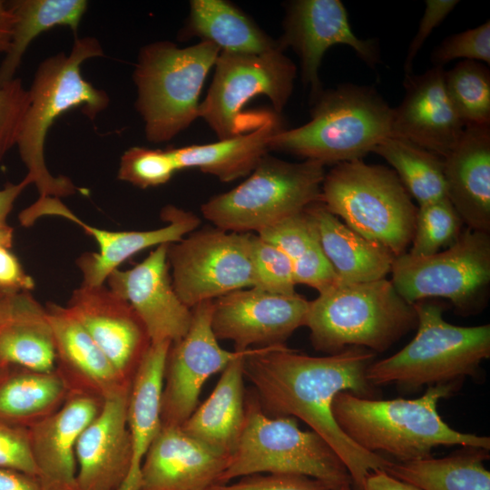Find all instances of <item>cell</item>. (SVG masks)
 I'll list each match as a JSON object with an SVG mask.
<instances>
[{"label": "cell", "instance_id": "cell-48", "mask_svg": "<svg viewBox=\"0 0 490 490\" xmlns=\"http://www.w3.org/2000/svg\"><path fill=\"white\" fill-rule=\"evenodd\" d=\"M364 490H423L416 485L397 479L384 470H375L368 474Z\"/></svg>", "mask_w": 490, "mask_h": 490}, {"label": "cell", "instance_id": "cell-49", "mask_svg": "<svg viewBox=\"0 0 490 490\" xmlns=\"http://www.w3.org/2000/svg\"><path fill=\"white\" fill-rule=\"evenodd\" d=\"M30 184V181L24 177L20 182L7 183L4 189L0 190V223H5L15 200Z\"/></svg>", "mask_w": 490, "mask_h": 490}, {"label": "cell", "instance_id": "cell-22", "mask_svg": "<svg viewBox=\"0 0 490 490\" xmlns=\"http://www.w3.org/2000/svg\"><path fill=\"white\" fill-rule=\"evenodd\" d=\"M55 347V370L70 394L102 400L129 393L126 381L70 310L58 304L45 306Z\"/></svg>", "mask_w": 490, "mask_h": 490}, {"label": "cell", "instance_id": "cell-25", "mask_svg": "<svg viewBox=\"0 0 490 490\" xmlns=\"http://www.w3.org/2000/svg\"><path fill=\"white\" fill-rule=\"evenodd\" d=\"M446 197L467 228L490 232V125H466L444 158Z\"/></svg>", "mask_w": 490, "mask_h": 490}, {"label": "cell", "instance_id": "cell-23", "mask_svg": "<svg viewBox=\"0 0 490 490\" xmlns=\"http://www.w3.org/2000/svg\"><path fill=\"white\" fill-rule=\"evenodd\" d=\"M129 395L104 400L81 433L75 449L77 490H118L126 480L132 463Z\"/></svg>", "mask_w": 490, "mask_h": 490}, {"label": "cell", "instance_id": "cell-13", "mask_svg": "<svg viewBox=\"0 0 490 490\" xmlns=\"http://www.w3.org/2000/svg\"><path fill=\"white\" fill-rule=\"evenodd\" d=\"M251 232L219 228L194 230L168 248L172 283L190 309L234 290L252 288Z\"/></svg>", "mask_w": 490, "mask_h": 490}, {"label": "cell", "instance_id": "cell-5", "mask_svg": "<svg viewBox=\"0 0 490 490\" xmlns=\"http://www.w3.org/2000/svg\"><path fill=\"white\" fill-rule=\"evenodd\" d=\"M309 301L305 326L318 351L336 354L348 347L388 349L417 327L413 304L391 281L336 284Z\"/></svg>", "mask_w": 490, "mask_h": 490}, {"label": "cell", "instance_id": "cell-37", "mask_svg": "<svg viewBox=\"0 0 490 490\" xmlns=\"http://www.w3.org/2000/svg\"><path fill=\"white\" fill-rule=\"evenodd\" d=\"M464 222L447 197L419 205L409 254L426 257L451 246Z\"/></svg>", "mask_w": 490, "mask_h": 490}, {"label": "cell", "instance_id": "cell-43", "mask_svg": "<svg viewBox=\"0 0 490 490\" xmlns=\"http://www.w3.org/2000/svg\"><path fill=\"white\" fill-rule=\"evenodd\" d=\"M0 467L37 475L28 428L0 421Z\"/></svg>", "mask_w": 490, "mask_h": 490}, {"label": "cell", "instance_id": "cell-27", "mask_svg": "<svg viewBox=\"0 0 490 490\" xmlns=\"http://www.w3.org/2000/svg\"><path fill=\"white\" fill-rule=\"evenodd\" d=\"M172 343H152L132 382L127 421L132 444V463L118 490H138L142 461L162 427L161 399L164 367Z\"/></svg>", "mask_w": 490, "mask_h": 490}, {"label": "cell", "instance_id": "cell-47", "mask_svg": "<svg viewBox=\"0 0 490 490\" xmlns=\"http://www.w3.org/2000/svg\"><path fill=\"white\" fill-rule=\"evenodd\" d=\"M0 490H43L36 476L0 467Z\"/></svg>", "mask_w": 490, "mask_h": 490}, {"label": "cell", "instance_id": "cell-52", "mask_svg": "<svg viewBox=\"0 0 490 490\" xmlns=\"http://www.w3.org/2000/svg\"><path fill=\"white\" fill-rule=\"evenodd\" d=\"M11 293L10 291H6V290H4L2 289H0V307L4 301V299H5V297Z\"/></svg>", "mask_w": 490, "mask_h": 490}, {"label": "cell", "instance_id": "cell-35", "mask_svg": "<svg viewBox=\"0 0 490 490\" xmlns=\"http://www.w3.org/2000/svg\"><path fill=\"white\" fill-rule=\"evenodd\" d=\"M393 168L418 205L446 197L444 159L404 139L387 137L373 150Z\"/></svg>", "mask_w": 490, "mask_h": 490}, {"label": "cell", "instance_id": "cell-7", "mask_svg": "<svg viewBox=\"0 0 490 490\" xmlns=\"http://www.w3.org/2000/svg\"><path fill=\"white\" fill-rule=\"evenodd\" d=\"M417 315L414 338L401 350L374 361L367 371L375 387L395 383L405 389L456 383L475 376L490 357V325L460 327L446 322L441 304H413Z\"/></svg>", "mask_w": 490, "mask_h": 490}, {"label": "cell", "instance_id": "cell-19", "mask_svg": "<svg viewBox=\"0 0 490 490\" xmlns=\"http://www.w3.org/2000/svg\"><path fill=\"white\" fill-rule=\"evenodd\" d=\"M170 244L157 246L130 270H114L106 279L108 288L134 309L152 343L178 342L191 322V309L177 295L169 274Z\"/></svg>", "mask_w": 490, "mask_h": 490}, {"label": "cell", "instance_id": "cell-6", "mask_svg": "<svg viewBox=\"0 0 490 490\" xmlns=\"http://www.w3.org/2000/svg\"><path fill=\"white\" fill-rule=\"evenodd\" d=\"M220 53L207 41L183 48L156 41L141 48L132 78L148 141L168 142L199 118L201 91Z\"/></svg>", "mask_w": 490, "mask_h": 490}, {"label": "cell", "instance_id": "cell-4", "mask_svg": "<svg viewBox=\"0 0 490 490\" xmlns=\"http://www.w3.org/2000/svg\"><path fill=\"white\" fill-rule=\"evenodd\" d=\"M311 103L310 121L275 133L270 151L337 164L362 160L390 135L392 108L373 87L340 84Z\"/></svg>", "mask_w": 490, "mask_h": 490}, {"label": "cell", "instance_id": "cell-3", "mask_svg": "<svg viewBox=\"0 0 490 490\" xmlns=\"http://www.w3.org/2000/svg\"><path fill=\"white\" fill-rule=\"evenodd\" d=\"M94 37L76 38L69 54L59 53L40 63L29 92L30 103L16 143L28 170L25 177L34 183L39 198L66 197L83 190L64 176L54 177L44 162V142L50 127L60 115L81 108L93 121L108 106L106 92L96 89L81 74V65L103 55Z\"/></svg>", "mask_w": 490, "mask_h": 490}, {"label": "cell", "instance_id": "cell-14", "mask_svg": "<svg viewBox=\"0 0 490 490\" xmlns=\"http://www.w3.org/2000/svg\"><path fill=\"white\" fill-rule=\"evenodd\" d=\"M212 311L213 300L194 306L187 333L170 347L161 399L162 426H181L196 409L207 379L222 371L231 361L247 357L257 348L223 349L212 330Z\"/></svg>", "mask_w": 490, "mask_h": 490}, {"label": "cell", "instance_id": "cell-38", "mask_svg": "<svg viewBox=\"0 0 490 490\" xmlns=\"http://www.w3.org/2000/svg\"><path fill=\"white\" fill-rule=\"evenodd\" d=\"M178 172L171 150L134 146L120 159L118 179L146 189L168 182Z\"/></svg>", "mask_w": 490, "mask_h": 490}, {"label": "cell", "instance_id": "cell-46", "mask_svg": "<svg viewBox=\"0 0 490 490\" xmlns=\"http://www.w3.org/2000/svg\"><path fill=\"white\" fill-rule=\"evenodd\" d=\"M32 277L25 273L19 260L7 248H0V289L10 292L30 291Z\"/></svg>", "mask_w": 490, "mask_h": 490}, {"label": "cell", "instance_id": "cell-2", "mask_svg": "<svg viewBox=\"0 0 490 490\" xmlns=\"http://www.w3.org/2000/svg\"><path fill=\"white\" fill-rule=\"evenodd\" d=\"M454 384L429 386L415 399L364 398L342 391L334 398L333 416L359 447L371 453L386 452L399 462L429 457L432 449L439 446L489 450V436L455 430L439 416L438 401L449 396Z\"/></svg>", "mask_w": 490, "mask_h": 490}, {"label": "cell", "instance_id": "cell-45", "mask_svg": "<svg viewBox=\"0 0 490 490\" xmlns=\"http://www.w3.org/2000/svg\"><path fill=\"white\" fill-rule=\"evenodd\" d=\"M458 4L456 0H426V9L414 36L405 61L406 75L411 74L413 61L431 32L450 14Z\"/></svg>", "mask_w": 490, "mask_h": 490}, {"label": "cell", "instance_id": "cell-24", "mask_svg": "<svg viewBox=\"0 0 490 490\" xmlns=\"http://www.w3.org/2000/svg\"><path fill=\"white\" fill-rule=\"evenodd\" d=\"M103 402L90 395L70 394L56 412L28 428L43 490H77L76 443Z\"/></svg>", "mask_w": 490, "mask_h": 490}, {"label": "cell", "instance_id": "cell-41", "mask_svg": "<svg viewBox=\"0 0 490 490\" xmlns=\"http://www.w3.org/2000/svg\"><path fill=\"white\" fill-rule=\"evenodd\" d=\"M29 103V92L21 79L0 86V162L17 143Z\"/></svg>", "mask_w": 490, "mask_h": 490}, {"label": "cell", "instance_id": "cell-12", "mask_svg": "<svg viewBox=\"0 0 490 490\" xmlns=\"http://www.w3.org/2000/svg\"><path fill=\"white\" fill-rule=\"evenodd\" d=\"M397 292L409 304L445 298L468 316L486 304L490 285V234L469 228L446 250L426 257H396L391 271Z\"/></svg>", "mask_w": 490, "mask_h": 490}, {"label": "cell", "instance_id": "cell-11", "mask_svg": "<svg viewBox=\"0 0 490 490\" xmlns=\"http://www.w3.org/2000/svg\"><path fill=\"white\" fill-rule=\"evenodd\" d=\"M283 52L219 54L211 86L198 113L218 140L254 129L265 120L270 111L251 118L242 113L244 105L258 95L267 96L277 114L282 113L297 74L296 65Z\"/></svg>", "mask_w": 490, "mask_h": 490}, {"label": "cell", "instance_id": "cell-34", "mask_svg": "<svg viewBox=\"0 0 490 490\" xmlns=\"http://www.w3.org/2000/svg\"><path fill=\"white\" fill-rule=\"evenodd\" d=\"M14 17L11 43L0 64V86L12 81L30 43L52 27H69L77 34L86 12L85 0L7 1Z\"/></svg>", "mask_w": 490, "mask_h": 490}, {"label": "cell", "instance_id": "cell-28", "mask_svg": "<svg viewBox=\"0 0 490 490\" xmlns=\"http://www.w3.org/2000/svg\"><path fill=\"white\" fill-rule=\"evenodd\" d=\"M306 211L316 224L321 248L336 273L338 284L378 280L391 271L393 254L352 230L321 201L309 205Z\"/></svg>", "mask_w": 490, "mask_h": 490}, {"label": "cell", "instance_id": "cell-51", "mask_svg": "<svg viewBox=\"0 0 490 490\" xmlns=\"http://www.w3.org/2000/svg\"><path fill=\"white\" fill-rule=\"evenodd\" d=\"M14 230L6 223H0V248L11 249L13 244Z\"/></svg>", "mask_w": 490, "mask_h": 490}, {"label": "cell", "instance_id": "cell-10", "mask_svg": "<svg viewBox=\"0 0 490 490\" xmlns=\"http://www.w3.org/2000/svg\"><path fill=\"white\" fill-rule=\"evenodd\" d=\"M322 163L289 162L266 154L234 189L202 204L205 219L226 231L256 233L320 201Z\"/></svg>", "mask_w": 490, "mask_h": 490}, {"label": "cell", "instance_id": "cell-54", "mask_svg": "<svg viewBox=\"0 0 490 490\" xmlns=\"http://www.w3.org/2000/svg\"><path fill=\"white\" fill-rule=\"evenodd\" d=\"M5 366H6V364L3 361V359L0 357V370Z\"/></svg>", "mask_w": 490, "mask_h": 490}, {"label": "cell", "instance_id": "cell-1", "mask_svg": "<svg viewBox=\"0 0 490 490\" xmlns=\"http://www.w3.org/2000/svg\"><path fill=\"white\" fill-rule=\"evenodd\" d=\"M375 357L374 351L360 347L312 357L281 345L257 348L243 360L244 377L252 384L262 411L271 417L293 416L309 426L343 461L355 490H364L368 474L385 471L391 461L351 441L336 423L332 404L342 391L374 398L377 389L367 371Z\"/></svg>", "mask_w": 490, "mask_h": 490}, {"label": "cell", "instance_id": "cell-29", "mask_svg": "<svg viewBox=\"0 0 490 490\" xmlns=\"http://www.w3.org/2000/svg\"><path fill=\"white\" fill-rule=\"evenodd\" d=\"M282 120L274 111L249 133L218 140L208 144L171 148L178 171L198 168L229 182L251 173L270 151V138L284 130Z\"/></svg>", "mask_w": 490, "mask_h": 490}, {"label": "cell", "instance_id": "cell-32", "mask_svg": "<svg viewBox=\"0 0 490 490\" xmlns=\"http://www.w3.org/2000/svg\"><path fill=\"white\" fill-rule=\"evenodd\" d=\"M69 395L56 370L6 365L0 370V421L29 428L56 412Z\"/></svg>", "mask_w": 490, "mask_h": 490}, {"label": "cell", "instance_id": "cell-42", "mask_svg": "<svg viewBox=\"0 0 490 490\" xmlns=\"http://www.w3.org/2000/svg\"><path fill=\"white\" fill-rule=\"evenodd\" d=\"M465 58L490 64V22L446 38L432 54L434 66L444 67L448 62Z\"/></svg>", "mask_w": 490, "mask_h": 490}, {"label": "cell", "instance_id": "cell-17", "mask_svg": "<svg viewBox=\"0 0 490 490\" xmlns=\"http://www.w3.org/2000/svg\"><path fill=\"white\" fill-rule=\"evenodd\" d=\"M309 306V301L297 293L238 289L213 300L211 327L218 340L234 343V350L281 346L305 326Z\"/></svg>", "mask_w": 490, "mask_h": 490}, {"label": "cell", "instance_id": "cell-50", "mask_svg": "<svg viewBox=\"0 0 490 490\" xmlns=\"http://www.w3.org/2000/svg\"><path fill=\"white\" fill-rule=\"evenodd\" d=\"M14 17L7 1L0 0V53L5 54L10 46Z\"/></svg>", "mask_w": 490, "mask_h": 490}, {"label": "cell", "instance_id": "cell-8", "mask_svg": "<svg viewBox=\"0 0 490 490\" xmlns=\"http://www.w3.org/2000/svg\"><path fill=\"white\" fill-rule=\"evenodd\" d=\"M320 201L352 230L398 257L411 244L417 208L397 173L362 160L325 174Z\"/></svg>", "mask_w": 490, "mask_h": 490}, {"label": "cell", "instance_id": "cell-18", "mask_svg": "<svg viewBox=\"0 0 490 490\" xmlns=\"http://www.w3.org/2000/svg\"><path fill=\"white\" fill-rule=\"evenodd\" d=\"M66 308L90 334L120 375L132 383L152 345L132 305L108 287L81 285Z\"/></svg>", "mask_w": 490, "mask_h": 490}, {"label": "cell", "instance_id": "cell-40", "mask_svg": "<svg viewBox=\"0 0 490 490\" xmlns=\"http://www.w3.org/2000/svg\"><path fill=\"white\" fill-rule=\"evenodd\" d=\"M256 234L285 253L292 265L319 244L316 224L306 209Z\"/></svg>", "mask_w": 490, "mask_h": 490}, {"label": "cell", "instance_id": "cell-30", "mask_svg": "<svg viewBox=\"0 0 490 490\" xmlns=\"http://www.w3.org/2000/svg\"><path fill=\"white\" fill-rule=\"evenodd\" d=\"M245 358L231 361L222 370L210 397L181 426L187 435L230 456L245 421Z\"/></svg>", "mask_w": 490, "mask_h": 490}, {"label": "cell", "instance_id": "cell-39", "mask_svg": "<svg viewBox=\"0 0 490 490\" xmlns=\"http://www.w3.org/2000/svg\"><path fill=\"white\" fill-rule=\"evenodd\" d=\"M254 285L252 288L277 295H293L296 285L289 257L274 245L254 235L252 246Z\"/></svg>", "mask_w": 490, "mask_h": 490}, {"label": "cell", "instance_id": "cell-33", "mask_svg": "<svg viewBox=\"0 0 490 490\" xmlns=\"http://www.w3.org/2000/svg\"><path fill=\"white\" fill-rule=\"evenodd\" d=\"M466 448L442 458L391 461L385 472L423 490H490L488 450Z\"/></svg>", "mask_w": 490, "mask_h": 490}, {"label": "cell", "instance_id": "cell-36", "mask_svg": "<svg viewBox=\"0 0 490 490\" xmlns=\"http://www.w3.org/2000/svg\"><path fill=\"white\" fill-rule=\"evenodd\" d=\"M447 97L465 125H490V73L465 60L444 74Z\"/></svg>", "mask_w": 490, "mask_h": 490}, {"label": "cell", "instance_id": "cell-21", "mask_svg": "<svg viewBox=\"0 0 490 490\" xmlns=\"http://www.w3.org/2000/svg\"><path fill=\"white\" fill-rule=\"evenodd\" d=\"M230 456L162 426L142 461L138 490H208L227 467Z\"/></svg>", "mask_w": 490, "mask_h": 490}, {"label": "cell", "instance_id": "cell-26", "mask_svg": "<svg viewBox=\"0 0 490 490\" xmlns=\"http://www.w3.org/2000/svg\"><path fill=\"white\" fill-rule=\"evenodd\" d=\"M0 357L6 365L55 370V347L45 307L30 291L9 293L0 307Z\"/></svg>", "mask_w": 490, "mask_h": 490}, {"label": "cell", "instance_id": "cell-53", "mask_svg": "<svg viewBox=\"0 0 490 490\" xmlns=\"http://www.w3.org/2000/svg\"><path fill=\"white\" fill-rule=\"evenodd\" d=\"M338 490H353L351 487V485H345L342 487H340Z\"/></svg>", "mask_w": 490, "mask_h": 490}, {"label": "cell", "instance_id": "cell-44", "mask_svg": "<svg viewBox=\"0 0 490 490\" xmlns=\"http://www.w3.org/2000/svg\"><path fill=\"white\" fill-rule=\"evenodd\" d=\"M208 490H332L323 482L295 474H254L234 484L215 485Z\"/></svg>", "mask_w": 490, "mask_h": 490}, {"label": "cell", "instance_id": "cell-9", "mask_svg": "<svg viewBox=\"0 0 490 490\" xmlns=\"http://www.w3.org/2000/svg\"><path fill=\"white\" fill-rule=\"evenodd\" d=\"M260 473L307 475L332 490L352 485L345 464L319 435L301 430L293 416H267L252 392L245 395L241 436L219 485Z\"/></svg>", "mask_w": 490, "mask_h": 490}, {"label": "cell", "instance_id": "cell-16", "mask_svg": "<svg viewBox=\"0 0 490 490\" xmlns=\"http://www.w3.org/2000/svg\"><path fill=\"white\" fill-rule=\"evenodd\" d=\"M280 48H292L300 59L301 79L310 90V103L323 91L319 67L334 44L350 46L368 65L379 63L377 42L356 36L348 12L339 0H295L286 5Z\"/></svg>", "mask_w": 490, "mask_h": 490}, {"label": "cell", "instance_id": "cell-31", "mask_svg": "<svg viewBox=\"0 0 490 490\" xmlns=\"http://www.w3.org/2000/svg\"><path fill=\"white\" fill-rule=\"evenodd\" d=\"M192 37L214 44L220 52L262 54L281 49L246 13L225 0L190 2V14L178 39Z\"/></svg>", "mask_w": 490, "mask_h": 490}, {"label": "cell", "instance_id": "cell-15", "mask_svg": "<svg viewBox=\"0 0 490 490\" xmlns=\"http://www.w3.org/2000/svg\"><path fill=\"white\" fill-rule=\"evenodd\" d=\"M54 215L79 225L96 241L98 252H85L76 260L85 286L103 285L118 266L137 252L152 246L173 243L194 231L200 219L190 211L170 205L162 209V218L168 224L150 230L111 231L90 226L74 214L58 198H39L19 214L23 226H30L40 217Z\"/></svg>", "mask_w": 490, "mask_h": 490}, {"label": "cell", "instance_id": "cell-20", "mask_svg": "<svg viewBox=\"0 0 490 490\" xmlns=\"http://www.w3.org/2000/svg\"><path fill=\"white\" fill-rule=\"evenodd\" d=\"M444 67L406 75L405 96L392 108L389 137L409 141L445 158L458 143L465 123L450 103Z\"/></svg>", "mask_w": 490, "mask_h": 490}]
</instances>
